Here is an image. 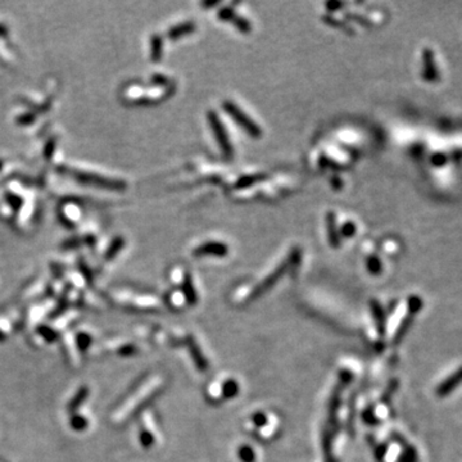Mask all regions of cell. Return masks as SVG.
Segmentation results:
<instances>
[{"mask_svg": "<svg viewBox=\"0 0 462 462\" xmlns=\"http://www.w3.org/2000/svg\"><path fill=\"white\" fill-rule=\"evenodd\" d=\"M367 270L371 273H379L381 271V262L376 256H371L367 258Z\"/></svg>", "mask_w": 462, "mask_h": 462, "instance_id": "15", "label": "cell"}, {"mask_svg": "<svg viewBox=\"0 0 462 462\" xmlns=\"http://www.w3.org/2000/svg\"><path fill=\"white\" fill-rule=\"evenodd\" d=\"M444 161H446V158H444L443 156H442V154H437V156H434V157H433V162H434V165H437V166L443 165Z\"/></svg>", "mask_w": 462, "mask_h": 462, "instance_id": "22", "label": "cell"}, {"mask_svg": "<svg viewBox=\"0 0 462 462\" xmlns=\"http://www.w3.org/2000/svg\"><path fill=\"white\" fill-rule=\"evenodd\" d=\"M326 229L331 247L332 248H339V245H341V234H339V230L336 227V220L334 212H327L326 213Z\"/></svg>", "mask_w": 462, "mask_h": 462, "instance_id": "5", "label": "cell"}, {"mask_svg": "<svg viewBox=\"0 0 462 462\" xmlns=\"http://www.w3.org/2000/svg\"><path fill=\"white\" fill-rule=\"evenodd\" d=\"M207 118H208L209 126H211L212 131H213V135L216 138L217 143H219L220 149H221L222 154H224V157L230 160V158H233L234 154V149L231 143H230V139L227 136V131L225 130L224 125H222L221 119H220L219 114L216 113L214 111H209L208 114H207Z\"/></svg>", "mask_w": 462, "mask_h": 462, "instance_id": "2", "label": "cell"}, {"mask_svg": "<svg viewBox=\"0 0 462 462\" xmlns=\"http://www.w3.org/2000/svg\"><path fill=\"white\" fill-rule=\"evenodd\" d=\"M357 227L356 224L353 221H347L344 222L343 226L341 227V234L344 236V238H352V236L356 234Z\"/></svg>", "mask_w": 462, "mask_h": 462, "instance_id": "14", "label": "cell"}, {"mask_svg": "<svg viewBox=\"0 0 462 462\" xmlns=\"http://www.w3.org/2000/svg\"><path fill=\"white\" fill-rule=\"evenodd\" d=\"M219 18L222 19V21L233 22V23L235 24L236 27H238L239 30H240L241 33H244V34H249V33H251V30H252L251 23H249V22L247 21L245 18H243V17H240V16H238V14H235V12H234L233 9L230 8V7H225V8L220 9V11H219Z\"/></svg>", "mask_w": 462, "mask_h": 462, "instance_id": "3", "label": "cell"}, {"mask_svg": "<svg viewBox=\"0 0 462 462\" xmlns=\"http://www.w3.org/2000/svg\"><path fill=\"white\" fill-rule=\"evenodd\" d=\"M424 77L427 81H434L438 77L437 67L434 63V54L429 49H425L424 51Z\"/></svg>", "mask_w": 462, "mask_h": 462, "instance_id": "6", "label": "cell"}, {"mask_svg": "<svg viewBox=\"0 0 462 462\" xmlns=\"http://www.w3.org/2000/svg\"><path fill=\"white\" fill-rule=\"evenodd\" d=\"M266 175L265 173H257V175H245L239 177L238 181L235 182V189H245V188L252 187L256 182H260L262 180H265Z\"/></svg>", "mask_w": 462, "mask_h": 462, "instance_id": "9", "label": "cell"}, {"mask_svg": "<svg viewBox=\"0 0 462 462\" xmlns=\"http://www.w3.org/2000/svg\"><path fill=\"white\" fill-rule=\"evenodd\" d=\"M2 339H3V334L0 332V341H2Z\"/></svg>", "mask_w": 462, "mask_h": 462, "instance_id": "26", "label": "cell"}, {"mask_svg": "<svg viewBox=\"0 0 462 462\" xmlns=\"http://www.w3.org/2000/svg\"><path fill=\"white\" fill-rule=\"evenodd\" d=\"M71 426L73 427L75 430H84L85 427L87 426V421L85 417L82 416H73L71 419Z\"/></svg>", "mask_w": 462, "mask_h": 462, "instance_id": "16", "label": "cell"}, {"mask_svg": "<svg viewBox=\"0 0 462 462\" xmlns=\"http://www.w3.org/2000/svg\"><path fill=\"white\" fill-rule=\"evenodd\" d=\"M87 397V389L86 388H81V389L77 392V394L73 397V399L71 401L70 403V410H76V408L79 407L82 402L85 401V398Z\"/></svg>", "mask_w": 462, "mask_h": 462, "instance_id": "13", "label": "cell"}, {"mask_svg": "<svg viewBox=\"0 0 462 462\" xmlns=\"http://www.w3.org/2000/svg\"><path fill=\"white\" fill-rule=\"evenodd\" d=\"M39 332H40L41 336H44V339L48 342H53L57 338V334H55L51 329H49V327H40Z\"/></svg>", "mask_w": 462, "mask_h": 462, "instance_id": "19", "label": "cell"}, {"mask_svg": "<svg viewBox=\"0 0 462 462\" xmlns=\"http://www.w3.org/2000/svg\"><path fill=\"white\" fill-rule=\"evenodd\" d=\"M222 108L224 111L229 114L239 126L243 129L245 133H248L249 136L254 139H258L262 136V130H261V127L243 111L239 106H236L235 103L231 102V100H225L222 103Z\"/></svg>", "mask_w": 462, "mask_h": 462, "instance_id": "1", "label": "cell"}, {"mask_svg": "<svg viewBox=\"0 0 462 462\" xmlns=\"http://www.w3.org/2000/svg\"><path fill=\"white\" fill-rule=\"evenodd\" d=\"M151 441H153V438H151L148 433H143V434H141V444H143V446L149 447L151 444Z\"/></svg>", "mask_w": 462, "mask_h": 462, "instance_id": "21", "label": "cell"}, {"mask_svg": "<svg viewBox=\"0 0 462 462\" xmlns=\"http://www.w3.org/2000/svg\"><path fill=\"white\" fill-rule=\"evenodd\" d=\"M285 268H287V263H284V265H281L280 267H279L278 270L275 271V272L271 273V275L268 276V278L266 279L265 281H263L262 285H261V288H260V290H265V289H267V287L272 285L273 283H275V281L278 280V279L280 278L281 275H283V272L285 271Z\"/></svg>", "mask_w": 462, "mask_h": 462, "instance_id": "12", "label": "cell"}, {"mask_svg": "<svg viewBox=\"0 0 462 462\" xmlns=\"http://www.w3.org/2000/svg\"><path fill=\"white\" fill-rule=\"evenodd\" d=\"M63 219H65V221L70 222V224H76V222L81 219V209L76 204H73V203L72 204L68 203V204H66L63 207Z\"/></svg>", "mask_w": 462, "mask_h": 462, "instance_id": "10", "label": "cell"}, {"mask_svg": "<svg viewBox=\"0 0 462 462\" xmlns=\"http://www.w3.org/2000/svg\"><path fill=\"white\" fill-rule=\"evenodd\" d=\"M346 17H347V18H348V19H352V21L358 22V23L363 24V26H370V24H371V21H368V19L366 18V17L361 16V14L347 13V14H346Z\"/></svg>", "mask_w": 462, "mask_h": 462, "instance_id": "17", "label": "cell"}, {"mask_svg": "<svg viewBox=\"0 0 462 462\" xmlns=\"http://www.w3.org/2000/svg\"><path fill=\"white\" fill-rule=\"evenodd\" d=\"M219 3L220 2H217V0H214V2H203L202 7H204V8H209V7H216Z\"/></svg>", "mask_w": 462, "mask_h": 462, "instance_id": "25", "label": "cell"}, {"mask_svg": "<svg viewBox=\"0 0 462 462\" xmlns=\"http://www.w3.org/2000/svg\"><path fill=\"white\" fill-rule=\"evenodd\" d=\"M90 343H91V339H90V336L87 334H79V336H77V344H79V348L81 351H85Z\"/></svg>", "mask_w": 462, "mask_h": 462, "instance_id": "18", "label": "cell"}, {"mask_svg": "<svg viewBox=\"0 0 462 462\" xmlns=\"http://www.w3.org/2000/svg\"><path fill=\"white\" fill-rule=\"evenodd\" d=\"M322 19H324V22L325 23H327V24H330V26H332V27H336V28H343L344 31H346V33H348V34H353V28L351 27V26H348V24L346 23V22H343L342 21V19H338V18H335V17L334 16H331V14H325L324 17H322Z\"/></svg>", "mask_w": 462, "mask_h": 462, "instance_id": "11", "label": "cell"}, {"mask_svg": "<svg viewBox=\"0 0 462 462\" xmlns=\"http://www.w3.org/2000/svg\"><path fill=\"white\" fill-rule=\"evenodd\" d=\"M163 40L160 35L154 34L150 38V58L153 62H160L162 58Z\"/></svg>", "mask_w": 462, "mask_h": 462, "instance_id": "8", "label": "cell"}, {"mask_svg": "<svg viewBox=\"0 0 462 462\" xmlns=\"http://www.w3.org/2000/svg\"><path fill=\"white\" fill-rule=\"evenodd\" d=\"M331 182H332V187L335 188V189H339V188H342V180H341V178L332 177L331 178Z\"/></svg>", "mask_w": 462, "mask_h": 462, "instance_id": "24", "label": "cell"}, {"mask_svg": "<svg viewBox=\"0 0 462 462\" xmlns=\"http://www.w3.org/2000/svg\"><path fill=\"white\" fill-rule=\"evenodd\" d=\"M229 249H227V245L224 243H220V241H207V243L200 244L198 248L194 249L193 253L195 256H205V254H212V256H217V257H224L226 256Z\"/></svg>", "mask_w": 462, "mask_h": 462, "instance_id": "4", "label": "cell"}, {"mask_svg": "<svg viewBox=\"0 0 462 462\" xmlns=\"http://www.w3.org/2000/svg\"><path fill=\"white\" fill-rule=\"evenodd\" d=\"M134 352H135V348L129 346V347H125V348H122L121 351H119V353L124 354V356H129V354H133Z\"/></svg>", "mask_w": 462, "mask_h": 462, "instance_id": "23", "label": "cell"}, {"mask_svg": "<svg viewBox=\"0 0 462 462\" xmlns=\"http://www.w3.org/2000/svg\"><path fill=\"white\" fill-rule=\"evenodd\" d=\"M195 30V24L193 22L188 21V22H182V23H178L173 27H171L168 30V38L170 39H178L181 38L184 35H189V34L194 33Z\"/></svg>", "mask_w": 462, "mask_h": 462, "instance_id": "7", "label": "cell"}, {"mask_svg": "<svg viewBox=\"0 0 462 462\" xmlns=\"http://www.w3.org/2000/svg\"><path fill=\"white\" fill-rule=\"evenodd\" d=\"M344 6H346V3H341V2H329V3L325 4V7H326L329 12L338 11V9L343 8Z\"/></svg>", "mask_w": 462, "mask_h": 462, "instance_id": "20", "label": "cell"}]
</instances>
